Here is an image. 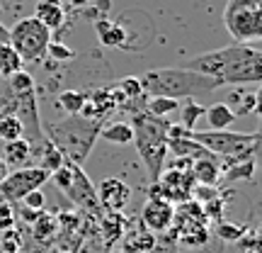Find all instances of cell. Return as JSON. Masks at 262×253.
<instances>
[{"label":"cell","mask_w":262,"mask_h":253,"mask_svg":"<svg viewBox=\"0 0 262 253\" xmlns=\"http://www.w3.org/2000/svg\"><path fill=\"white\" fill-rule=\"evenodd\" d=\"M66 197L73 202L83 215H90L95 219L102 217V207L97 202V192H95L93 180L85 176V170L80 166L73 163V180H71V188L66 190Z\"/></svg>","instance_id":"cell-10"},{"label":"cell","mask_w":262,"mask_h":253,"mask_svg":"<svg viewBox=\"0 0 262 253\" xmlns=\"http://www.w3.org/2000/svg\"><path fill=\"white\" fill-rule=\"evenodd\" d=\"M3 161L10 166V170L32 166V144H29L25 137H22V139L5 141V144H3Z\"/></svg>","instance_id":"cell-18"},{"label":"cell","mask_w":262,"mask_h":253,"mask_svg":"<svg viewBox=\"0 0 262 253\" xmlns=\"http://www.w3.org/2000/svg\"><path fill=\"white\" fill-rule=\"evenodd\" d=\"M97 192V202L102 207V212H124L131 200V188L122 178H112L107 176L95 185Z\"/></svg>","instance_id":"cell-13"},{"label":"cell","mask_w":262,"mask_h":253,"mask_svg":"<svg viewBox=\"0 0 262 253\" xmlns=\"http://www.w3.org/2000/svg\"><path fill=\"white\" fill-rule=\"evenodd\" d=\"M204 110H206V107L196 103L194 98H185V103H180V110H178L180 117H182V120H180V124H182L187 131H194L196 124H199V120L204 117Z\"/></svg>","instance_id":"cell-26"},{"label":"cell","mask_w":262,"mask_h":253,"mask_svg":"<svg viewBox=\"0 0 262 253\" xmlns=\"http://www.w3.org/2000/svg\"><path fill=\"white\" fill-rule=\"evenodd\" d=\"M214 231H216L219 239H224V241H228V244H238V239L248 231V226L233 224V222H219Z\"/></svg>","instance_id":"cell-34"},{"label":"cell","mask_w":262,"mask_h":253,"mask_svg":"<svg viewBox=\"0 0 262 253\" xmlns=\"http://www.w3.org/2000/svg\"><path fill=\"white\" fill-rule=\"evenodd\" d=\"M51 39H54V34L34 15L17 20L8 29V44L17 51L22 61H32V64H39L47 56V47Z\"/></svg>","instance_id":"cell-6"},{"label":"cell","mask_w":262,"mask_h":253,"mask_svg":"<svg viewBox=\"0 0 262 253\" xmlns=\"http://www.w3.org/2000/svg\"><path fill=\"white\" fill-rule=\"evenodd\" d=\"M8 176H10V166H8V163H5L3 159H0V183L8 178Z\"/></svg>","instance_id":"cell-40"},{"label":"cell","mask_w":262,"mask_h":253,"mask_svg":"<svg viewBox=\"0 0 262 253\" xmlns=\"http://www.w3.org/2000/svg\"><path fill=\"white\" fill-rule=\"evenodd\" d=\"M32 159H37V168L41 170H47L49 176L54 173V170H58L61 166L66 163V156L61 153V151L51 144V141L44 137L41 141H37V144H32Z\"/></svg>","instance_id":"cell-16"},{"label":"cell","mask_w":262,"mask_h":253,"mask_svg":"<svg viewBox=\"0 0 262 253\" xmlns=\"http://www.w3.org/2000/svg\"><path fill=\"white\" fill-rule=\"evenodd\" d=\"M93 0H71V5H75V8H88Z\"/></svg>","instance_id":"cell-41"},{"label":"cell","mask_w":262,"mask_h":253,"mask_svg":"<svg viewBox=\"0 0 262 253\" xmlns=\"http://www.w3.org/2000/svg\"><path fill=\"white\" fill-rule=\"evenodd\" d=\"M29 231H32V239H34L39 246L49 248V246L58 239V217L39 212V217L29 224Z\"/></svg>","instance_id":"cell-19"},{"label":"cell","mask_w":262,"mask_h":253,"mask_svg":"<svg viewBox=\"0 0 262 253\" xmlns=\"http://www.w3.org/2000/svg\"><path fill=\"white\" fill-rule=\"evenodd\" d=\"M85 100H88V93H83V90H63L58 95V105L66 114H80Z\"/></svg>","instance_id":"cell-29"},{"label":"cell","mask_w":262,"mask_h":253,"mask_svg":"<svg viewBox=\"0 0 262 253\" xmlns=\"http://www.w3.org/2000/svg\"><path fill=\"white\" fill-rule=\"evenodd\" d=\"M143 110L153 117L170 120V114H175L180 110V100H175V98H148Z\"/></svg>","instance_id":"cell-28"},{"label":"cell","mask_w":262,"mask_h":253,"mask_svg":"<svg viewBox=\"0 0 262 253\" xmlns=\"http://www.w3.org/2000/svg\"><path fill=\"white\" fill-rule=\"evenodd\" d=\"M182 68L221 85H257L262 81V51L255 44H231L185 61Z\"/></svg>","instance_id":"cell-1"},{"label":"cell","mask_w":262,"mask_h":253,"mask_svg":"<svg viewBox=\"0 0 262 253\" xmlns=\"http://www.w3.org/2000/svg\"><path fill=\"white\" fill-rule=\"evenodd\" d=\"M47 183H49V173L37 168V166L10 170V176L0 183V197L12 202V205H17V202H22L25 195H29L32 190H41Z\"/></svg>","instance_id":"cell-9"},{"label":"cell","mask_w":262,"mask_h":253,"mask_svg":"<svg viewBox=\"0 0 262 253\" xmlns=\"http://www.w3.org/2000/svg\"><path fill=\"white\" fill-rule=\"evenodd\" d=\"M238 244L243 246L248 253H260V234H257L255 229H248V231L238 239Z\"/></svg>","instance_id":"cell-39"},{"label":"cell","mask_w":262,"mask_h":253,"mask_svg":"<svg viewBox=\"0 0 262 253\" xmlns=\"http://www.w3.org/2000/svg\"><path fill=\"white\" fill-rule=\"evenodd\" d=\"M189 139L202 144L214 156H231L235 151L245 149L250 144H260V131H231V129H194L189 131Z\"/></svg>","instance_id":"cell-7"},{"label":"cell","mask_w":262,"mask_h":253,"mask_svg":"<svg viewBox=\"0 0 262 253\" xmlns=\"http://www.w3.org/2000/svg\"><path fill=\"white\" fill-rule=\"evenodd\" d=\"M226 105L233 110L235 117L257 114L260 112V90H241V88H235V90H231V100Z\"/></svg>","instance_id":"cell-20"},{"label":"cell","mask_w":262,"mask_h":253,"mask_svg":"<svg viewBox=\"0 0 262 253\" xmlns=\"http://www.w3.org/2000/svg\"><path fill=\"white\" fill-rule=\"evenodd\" d=\"M204 120H206V129H228L238 117L226 103H214L204 110Z\"/></svg>","instance_id":"cell-23"},{"label":"cell","mask_w":262,"mask_h":253,"mask_svg":"<svg viewBox=\"0 0 262 253\" xmlns=\"http://www.w3.org/2000/svg\"><path fill=\"white\" fill-rule=\"evenodd\" d=\"M175 215H178V209H175V205H170L168 200H163V197H148V202L143 205V209H141L139 215V222L148 231H153V234H165L170 226H172V222H175Z\"/></svg>","instance_id":"cell-12"},{"label":"cell","mask_w":262,"mask_h":253,"mask_svg":"<svg viewBox=\"0 0 262 253\" xmlns=\"http://www.w3.org/2000/svg\"><path fill=\"white\" fill-rule=\"evenodd\" d=\"M100 231L104 234V246L107 251L112 248L124 234H126V219L119 212H107L100 217Z\"/></svg>","instance_id":"cell-22"},{"label":"cell","mask_w":262,"mask_h":253,"mask_svg":"<svg viewBox=\"0 0 262 253\" xmlns=\"http://www.w3.org/2000/svg\"><path fill=\"white\" fill-rule=\"evenodd\" d=\"M97 139L107 141V144H117V146H126L134 141V129H131L129 122H104L102 129H100V137Z\"/></svg>","instance_id":"cell-24"},{"label":"cell","mask_w":262,"mask_h":253,"mask_svg":"<svg viewBox=\"0 0 262 253\" xmlns=\"http://www.w3.org/2000/svg\"><path fill=\"white\" fill-rule=\"evenodd\" d=\"M25 251V234L17 226L0 231V253H22Z\"/></svg>","instance_id":"cell-31"},{"label":"cell","mask_w":262,"mask_h":253,"mask_svg":"<svg viewBox=\"0 0 262 253\" xmlns=\"http://www.w3.org/2000/svg\"><path fill=\"white\" fill-rule=\"evenodd\" d=\"M255 168H257V156L233 161L226 168H221V180H253Z\"/></svg>","instance_id":"cell-25"},{"label":"cell","mask_w":262,"mask_h":253,"mask_svg":"<svg viewBox=\"0 0 262 253\" xmlns=\"http://www.w3.org/2000/svg\"><path fill=\"white\" fill-rule=\"evenodd\" d=\"M34 17L54 34L66 25V8L61 0H37L34 5Z\"/></svg>","instance_id":"cell-15"},{"label":"cell","mask_w":262,"mask_h":253,"mask_svg":"<svg viewBox=\"0 0 262 253\" xmlns=\"http://www.w3.org/2000/svg\"><path fill=\"white\" fill-rule=\"evenodd\" d=\"M17 205L27 207V209H34V212H41V209L47 207V197H44L41 190H32L29 195L22 197V202H17Z\"/></svg>","instance_id":"cell-38"},{"label":"cell","mask_w":262,"mask_h":253,"mask_svg":"<svg viewBox=\"0 0 262 253\" xmlns=\"http://www.w3.org/2000/svg\"><path fill=\"white\" fill-rule=\"evenodd\" d=\"M47 54L51 61H56V64H68V61H73L75 59V51L68 44H63V42H58V39H51L47 47Z\"/></svg>","instance_id":"cell-33"},{"label":"cell","mask_w":262,"mask_h":253,"mask_svg":"<svg viewBox=\"0 0 262 253\" xmlns=\"http://www.w3.org/2000/svg\"><path fill=\"white\" fill-rule=\"evenodd\" d=\"M221 17L235 44H255L262 37V0H228Z\"/></svg>","instance_id":"cell-5"},{"label":"cell","mask_w":262,"mask_h":253,"mask_svg":"<svg viewBox=\"0 0 262 253\" xmlns=\"http://www.w3.org/2000/svg\"><path fill=\"white\" fill-rule=\"evenodd\" d=\"M139 83L143 95L148 98H202L206 93H214L219 83L202 73L187 71V68H156L148 73L139 75Z\"/></svg>","instance_id":"cell-2"},{"label":"cell","mask_w":262,"mask_h":253,"mask_svg":"<svg viewBox=\"0 0 262 253\" xmlns=\"http://www.w3.org/2000/svg\"><path fill=\"white\" fill-rule=\"evenodd\" d=\"M221 195L216 185H202V183H194V188H192V197L189 200H194L199 205H206V202H211L216 197Z\"/></svg>","instance_id":"cell-37"},{"label":"cell","mask_w":262,"mask_h":253,"mask_svg":"<svg viewBox=\"0 0 262 253\" xmlns=\"http://www.w3.org/2000/svg\"><path fill=\"white\" fill-rule=\"evenodd\" d=\"M25 137V127L15 114H0V141H12Z\"/></svg>","instance_id":"cell-30"},{"label":"cell","mask_w":262,"mask_h":253,"mask_svg":"<svg viewBox=\"0 0 262 253\" xmlns=\"http://www.w3.org/2000/svg\"><path fill=\"white\" fill-rule=\"evenodd\" d=\"M131 129H134V146L139 151L143 166L148 170L150 183L160 178V173L165 170V159H168V129L170 120L153 117L146 110L131 114Z\"/></svg>","instance_id":"cell-3"},{"label":"cell","mask_w":262,"mask_h":253,"mask_svg":"<svg viewBox=\"0 0 262 253\" xmlns=\"http://www.w3.org/2000/svg\"><path fill=\"white\" fill-rule=\"evenodd\" d=\"M95 32H97L100 44H104V47H126V29L119 22L97 17L95 20Z\"/></svg>","instance_id":"cell-21"},{"label":"cell","mask_w":262,"mask_h":253,"mask_svg":"<svg viewBox=\"0 0 262 253\" xmlns=\"http://www.w3.org/2000/svg\"><path fill=\"white\" fill-rule=\"evenodd\" d=\"M49 178L54 180V185H56V188L66 195V190L71 188V180H73V163H71V161H66L63 166H61L58 170H54Z\"/></svg>","instance_id":"cell-36"},{"label":"cell","mask_w":262,"mask_h":253,"mask_svg":"<svg viewBox=\"0 0 262 253\" xmlns=\"http://www.w3.org/2000/svg\"><path fill=\"white\" fill-rule=\"evenodd\" d=\"M17 226V207L0 197V231H8Z\"/></svg>","instance_id":"cell-35"},{"label":"cell","mask_w":262,"mask_h":253,"mask_svg":"<svg viewBox=\"0 0 262 253\" xmlns=\"http://www.w3.org/2000/svg\"><path fill=\"white\" fill-rule=\"evenodd\" d=\"M160 190V197L168 200L170 205H182L192 197V188H194V178L189 170H175L168 168L165 173H160V178L156 180Z\"/></svg>","instance_id":"cell-11"},{"label":"cell","mask_w":262,"mask_h":253,"mask_svg":"<svg viewBox=\"0 0 262 253\" xmlns=\"http://www.w3.org/2000/svg\"><path fill=\"white\" fill-rule=\"evenodd\" d=\"M25 66V61L19 59V54L10 47L8 42H0V78H10L12 73H17Z\"/></svg>","instance_id":"cell-27"},{"label":"cell","mask_w":262,"mask_h":253,"mask_svg":"<svg viewBox=\"0 0 262 253\" xmlns=\"http://www.w3.org/2000/svg\"><path fill=\"white\" fill-rule=\"evenodd\" d=\"M189 173H192L194 183H202V185H219L221 183V163L214 153L194 159L189 166Z\"/></svg>","instance_id":"cell-17"},{"label":"cell","mask_w":262,"mask_h":253,"mask_svg":"<svg viewBox=\"0 0 262 253\" xmlns=\"http://www.w3.org/2000/svg\"><path fill=\"white\" fill-rule=\"evenodd\" d=\"M8 83H10V93H12V95H22V93L34 90V78H32V73H29V71H25V68H19L17 73L10 75Z\"/></svg>","instance_id":"cell-32"},{"label":"cell","mask_w":262,"mask_h":253,"mask_svg":"<svg viewBox=\"0 0 262 253\" xmlns=\"http://www.w3.org/2000/svg\"><path fill=\"white\" fill-rule=\"evenodd\" d=\"M156 246H158V236L148 231L141 222L136 224V229L122 236V253H153Z\"/></svg>","instance_id":"cell-14"},{"label":"cell","mask_w":262,"mask_h":253,"mask_svg":"<svg viewBox=\"0 0 262 253\" xmlns=\"http://www.w3.org/2000/svg\"><path fill=\"white\" fill-rule=\"evenodd\" d=\"M107 253H122V251H114V248H110V251H107Z\"/></svg>","instance_id":"cell-42"},{"label":"cell","mask_w":262,"mask_h":253,"mask_svg":"<svg viewBox=\"0 0 262 253\" xmlns=\"http://www.w3.org/2000/svg\"><path fill=\"white\" fill-rule=\"evenodd\" d=\"M102 124L104 122H100V120H85L80 114H68L61 122L49 124L44 134L63 153L66 161H71L75 166H83L88 153L93 151L97 137H100Z\"/></svg>","instance_id":"cell-4"},{"label":"cell","mask_w":262,"mask_h":253,"mask_svg":"<svg viewBox=\"0 0 262 253\" xmlns=\"http://www.w3.org/2000/svg\"><path fill=\"white\" fill-rule=\"evenodd\" d=\"M0 114H15L22 127H25V134H29V144H37V141L44 139V127H41V120H39V107H37V95L34 90L22 95H12L10 100H3L0 103Z\"/></svg>","instance_id":"cell-8"}]
</instances>
